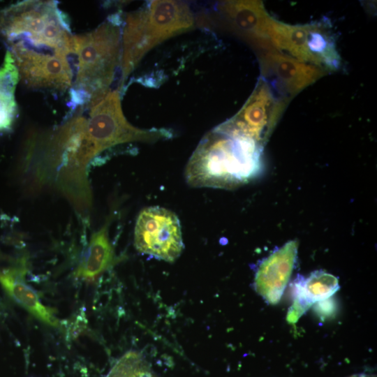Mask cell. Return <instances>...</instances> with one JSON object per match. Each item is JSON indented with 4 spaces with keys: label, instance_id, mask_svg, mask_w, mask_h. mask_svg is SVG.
Returning <instances> with one entry per match:
<instances>
[{
    "label": "cell",
    "instance_id": "cell-1",
    "mask_svg": "<svg viewBox=\"0 0 377 377\" xmlns=\"http://www.w3.org/2000/svg\"><path fill=\"white\" fill-rule=\"evenodd\" d=\"M263 149L252 140L212 129L189 158L184 170L186 182L195 188H239L260 172Z\"/></svg>",
    "mask_w": 377,
    "mask_h": 377
},
{
    "label": "cell",
    "instance_id": "cell-2",
    "mask_svg": "<svg viewBox=\"0 0 377 377\" xmlns=\"http://www.w3.org/2000/svg\"><path fill=\"white\" fill-rule=\"evenodd\" d=\"M0 34L11 55L73 58V36L54 1H24L0 10Z\"/></svg>",
    "mask_w": 377,
    "mask_h": 377
},
{
    "label": "cell",
    "instance_id": "cell-3",
    "mask_svg": "<svg viewBox=\"0 0 377 377\" xmlns=\"http://www.w3.org/2000/svg\"><path fill=\"white\" fill-rule=\"evenodd\" d=\"M195 20L188 5L174 0H154L126 14L121 30V80L118 90L142 59L169 38L192 30Z\"/></svg>",
    "mask_w": 377,
    "mask_h": 377
},
{
    "label": "cell",
    "instance_id": "cell-4",
    "mask_svg": "<svg viewBox=\"0 0 377 377\" xmlns=\"http://www.w3.org/2000/svg\"><path fill=\"white\" fill-rule=\"evenodd\" d=\"M118 15L94 30L73 36L72 56L75 59L72 87L74 103L89 104L104 96L110 89L120 66L121 27Z\"/></svg>",
    "mask_w": 377,
    "mask_h": 377
},
{
    "label": "cell",
    "instance_id": "cell-5",
    "mask_svg": "<svg viewBox=\"0 0 377 377\" xmlns=\"http://www.w3.org/2000/svg\"><path fill=\"white\" fill-rule=\"evenodd\" d=\"M267 36L274 50L326 71L339 68L341 57L330 27L323 22L289 24L270 16Z\"/></svg>",
    "mask_w": 377,
    "mask_h": 377
},
{
    "label": "cell",
    "instance_id": "cell-6",
    "mask_svg": "<svg viewBox=\"0 0 377 377\" xmlns=\"http://www.w3.org/2000/svg\"><path fill=\"white\" fill-rule=\"evenodd\" d=\"M275 91L260 77L240 110L214 129L252 140L264 147L290 100Z\"/></svg>",
    "mask_w": 377,
    "mask_h": 377
},
{
    "label": "cell",
    "instance_id": "cell-7",
    "mask_svg": "<svg viewBox=\"0 0 377 377\" xmlns=\"http://www.w3.org/2000/svg\"><path fill=\"white\" fill-rule=\"evenodd\" d=\"M269 17L261 1H225L200 14L195 23L207 29H226L252 46L268 50L273 49L267 36Z\"/></svg>",
    "mask_w": 377,
    "mask_h": 377
},
{
    "label": "cell",
    "instance_id": "cell-8",
    "mask_svg": "<svg viewBox=\"0 0 377 377\" xmlns=\"http://www.w3.org/2000/svg\"><path fill=\"white\" fill-rule=\"evenodd\" d=\"M134 245L141 253L175 262L184 249L181 225L176 214L157 206L143 209L136 220Z\"/></svg>",
    "mask_w": 377,
    "mask_h": 377
},
{
    "label": "cell",
    "instance_id": "cell-9",
    "mask_svg": "<svg viewBox=\"0 0 377 377\" xmlns=\"http://www.w3.org/2000/svg\"><path fill=\"white\" fill-rule=\"evenodd\" d=\"M259 62L261 77L279 94L289 98L328 73L274 49L261 53Z\"/></svg>",
    "mask_w": 377,
    "mask_h": 377
},
{
    "label": "cell",
    "instance_id": "cell-10",
    "mask_svg": "<svg viewBox=\"0 0 377 377\" xmlns=\"http://www.w3.org/2000/svg\"><path fill=\"white\" fill-rule=\"evenodd\" d=\"M298 242L290 240L271 253L259 265L255 274L254 288L268 304H277L294 269Z\"/></svg>",
    "mask_w": 377,
    "mask_h": 377
},
{
    "label": "cell",
    "instance_id": "cell-11",
    "mask_svg": "<svg viewBox=\"0 0 377 377\" xmlns=\"http://www.w3.org/2000/svg\"><path fill=\"white\" fill-rule=\"evenodd\" d=\"M339 288L338 279L323 270L314 271L306 278L298 276L293 283V301L288 322L296 323L313 304L329 299Z\"/></svg>",
    "mask_w": 377,
    "mask_h": 377
},
{
    "label": "cell",
    "instance_id": "cell-12",
    "mask_svg": "<svg viewBox=\"0 0 377 377\" xmlns=\"http://www.w3.org/2000/svg\"><path fill=\"white\" fill-rule=\"evenodd\" d=\"M24 267H14L0 272V283L8 295L40 321L49 325H59L52 311L40 302L36 291L24 281Z\"/></svg>",
    "mask_w": 377,
    "mask_h": 377
},
{
    "label": "cell",
    "instance_id": "cell-13",
    "mask_svg": "<svg viewBox=\"0 0 377 377\" xmlns=\"http://www.w3.org/2000/svg\"><path fill=\"white\" fill-rule=\"evenodd\" d=\"M107 222L89 239L87 249L75 269V276L87 281L96 279L116 262L114 249L109 238Z\"/></svg>",
    "mask_w": 377,
    "mask_h": 377
},
{
    "label": "cell",
    "instance_id": "cell-14",
    "mask_svg": "<svg viewBox=\"0 0 377 377\" xmlns=\"http://www.w3.org/2000/svg\"><path fill=\"white\" fill-rule=\"evenodd\" d=\"M19 74L8 52L0 68V130L11 126L17 112L15 98Z\"/></svg>",
    "mask_w": 377,
    "mask_h": 377
},
{
    "label": "cell",
    "instance_id": "cell-15",
    "mask_svg": "<svg viewBox=\"0 0 377 377\" xmlns=\"http://www.w3.org/2000/svg\"><path fill=\"white\" fill-rule=\"evenodd\" d=\"M105 377H157L146 358L136 351H128L112 366Z\"/></svg>",
    "mask_w": 377,
    "mask_h": 377
},
{
    "label": "cell",
    "instance_id": "cell-16",
    "mask_svg": "<svg viewBox=\"0 0 377 377\" xmlns=\"http://www.w3.org/2000/svg\"><path fill=\"white\" fill-rule=\"evenodd\" d=\"M348 377H376V376L372 374L361 373L353 374Z\"/></svg>",
    "mask_w": 377,
    "mask_h": 377
}]
</instances>
